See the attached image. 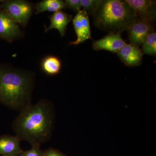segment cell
Masks as SVG:
<instances>
[{
	"label": "cell",
	"mask_w": 156,
	"mask_h": 156,
	"mask_svg": "<svg viewBox=\"0 0 156 156\" xmlns=\"http://www.w3.org/2000/svg\"><path fill=\"white\" fill-rule=\"evenodd\" d=\"M54 109L50 101L41 100L30 104L20 111L12 123L16 136L31 145L46 142L53 129Z\"/></svg>",
	"instance_id": "obj_1"
},
{
	"label": "cell",
	"mask_w": 156,
	"mask_h": 156,
	"mask_svg": "<svg viewBox=\"0 0 156 156\" xmlns=\"http://www.w3.org/2000/svg\"><path fill=\"white\" fill-rule=\"evenodd\" d=\"M32 85L29 76L0 67V103L20 111L31 104Z\"/></svg>",
	"instance_id": "obj_2"
},
{
	"label": "cell",
	"mask_w": 156,
	"mask_h": 156,
	"mask_svg": "<svg viewBox=\"0 0 156 156\" xmlns=\"http://www.w3.org/2000/svg\"><path fill=\"white\" fill-rule=\"evenodd\" d=\"M93 17L97 28L109 34H121L128 30L137 16L125 1L104 0Z\"/></svg>",
	"instance_id": "obj_3"
},
{
	"label": "cell",
	"mask_w": 156,
	"mask_h": 156,
	"mask_svg": "<svg viewBox=\"0 0 156 156\" xmlns=\"http://www.w3.org/2000/svg\"><path fill=\"white\" fill-rule=\"evenodd\" d=\"M0 9L9 14L16 23L25 26L32 13L33 5L23 1H4Z\"/></svg>",
	"instance_id": "obj_4"
},
{
	"label": "cell",
	"mask_w": 156,
	"mask_h": 156,
	"mask_svg": "<svg viewBox=\"0 0 156 156\" xmlns=\"http://www.w3.org/2000/svg\"><path fill=\"white\" fill-rule=\"evenodd\" d=\"M153 21L145 18L136 17L128 29L129 41L140 47L147 36L154 31Z\"/></svg>",
	"instance_id": "obj_5"
},
{
	"label": "cell",
	"mask_w": 156,
	"mask_h": 156,
	"mask_svg": "<svg viewBox=\"0 0 156 156\" xmlns=\"http://www.w3.org/2000/svg\"><path fill=\"white\" fill-rule=\"evenodd\" d=\"M74 28L76 34L77 39L71 42L70 45H77L88 39H92L89 14L84 10L78 11L73 20Z\"/></svg>",
	"instance_id": "obj_6"
},
{
	"label": "cell",
	"mask_w": 156,
	"mask_h": 156,
	"mask_svg": "<svg viewBox=\"0 0 156 156\" xmlns=\"http://www.w3.org/2000/svg\"><path fill=\"white\" fill-rule=\"evenodd\" d=\"M126 44L121 34L110 33L102 38L94 41L92 43V48L96 51L104 50L117 53Z\"/></svg>",
	"instance_id": "obj_7"
},
{
	"label": "cell",
	"mask_w": 156,
	"mask_h": 156,
	"mask_svg": "<svg viewBox=\"0 0 156 156\" xmlns=\"http://www.w3.org/2000/svg\"><path fill=\"white\" fill-rule=\"evenodd\" d=\"M2 1H0V2ZM19 27L9 14L0 9V37L12 41L20 34Z\"/></svg>",
	"instance_id": "obj_8"
},
{
	"label": "cell",
	"mask_w": 156,
	"mask_h": 156,
	"mask_svg": "<svg viewBox=\"0 0 156 156\" xmlns=\"http://www.w3.org/2000/svg\"><path fill=\"white\" fill-rule=\"evenodd\" d=\"M117 53L120 59L127 66H138L142 62V50L134 44H126Z\"/></svg>",
	"instance_id": "obj_9"
},
{
	"label": "cell",
	"mask_w": 156,
	"mask_h": 156,
	"mask_svg": "<svg viewBox=\"0 0 156 156\" xmlns=\"http://www.w3.org/2000/svg\"><path fill=\"white\" fill-rule=\"evenodd\" d=\"M125 2L134 10L137 17L154 21L155 1L151 0H126Z\"/></svg>",
	"instance_id": "obj_10"
},
{
	"label": "cell",
	"mask_w": 156,
	"mask_h": 156,
	"mask_svg": "<svg viewBox=\"0 0 156 156\" xmlns=\"http://www.w3.org/2000/svg\"><path fill=\"white\" fill-rule=\"evenodd\" d=\"M20 139L16 136L4 134L0 136V154L3 156H19L23 151Z\"/></svg>",
	"instance_id": "obj_11"
},
{
	"label": "cell",
	"mask_w": 156,
	"mask_h": 156,
	"mask_svg": "<svg viewBox=\"0 0 156 156\" xmlns=\"http://www.w3.org/2000/svg\"><path fill=\"white\" fill-rule=\"evenodd\" d=\"M72 19V15H69L62 11H56L50 16V24L46 31L56 29L59 31L62 37L64 36L66 27Z\"/></svg>",
	"instance_id": "obj_12"
},
{
	"label": "cell",
	"mask_w": 156,
	"mask_h": 156,
	"mask_svg": "<svg viewBox=\"0 0 156 156\" xmlns=\"http://www.w3.org/2000/svg\"><path fill=\"white\" fill-rule=\"evenodd\" d=\"M66 9L64 2L61 0H44L37 4L36 12L38 14L44 11L56 12Z\"/></svg>",
	"instance_id": "obj_13"
},
{
	"label": "cell",
	"mask_w": 156,
	"mask_h": 156,
	"mask_svg": "<svg viewBox=\"0 0 156 156\" xmlns=\"http://www.w3.org/2000/svg\"><path fill=\"white\" fill-rule=\"evenodd\" d=\"M42 69L50 75L57 74L61 68V62L56 56H49L45 57L42 62Z\"/></svg>",
	"instance_id": "obj_14"
},
{
	"label": "cell",
	"mask_w": 156,
	"mask_h": 156,
	"mask_svg": "<svg viewBox=\"0 0 156 156\" xmlns=\"http://www.w3.org/2000/svg\"><path fill=\"white\" fill-rule=\"evenodd\" d=\"M143 54L155 56L156 54V33L154 30L151 32L142 44Z\"/></svg>",
	"instance_id": "obj_15"
},
{
	"label": "cell",
	"mask_w": 156,
	"mask_h": 156,
	"mask_svg": "<svg viewBox=\"0 0 156 156\" xmlns=\"http://www.w3.org/2000/svg\"><path fill=\"white\" fill-rule=\"evenodd\" d=\"M102 0H80L81 8L93 16L98 10Z\"/></svg>",
	"instance_id": "obj_16"
},
{
	"label": "cell",
	"mask_w": 156,
	"mask_h": 156,
	"mask_svg": "<svg viewBox=\"0 0 156 156\" xmlns=\"http://www.w3.org/2000/svg\"><path fill=\"white\" fill-rule=\"evenodd\" d=\"M19 156H44V152L41 150L40 145H32L30 149L23 151Z\"/></svg>",
	"instance_id": "obj_17"
},
{
	"label": "cell",
	"mask_w": 156,
	"mask_h": 156,
	"mask_svg": "<svg viewBox=\"0 0 156 156\" xmlns=\"http://www.w3.org/2000/svg\"><path fill=\"white\" fill-rule=\"evenodd\" d=\"M64 2L66 8H68L77 12L81 10L80 0H66Z\"/></svg>",
	"instance_id": "obj_18"
},
{
	"label": "cell",
	"mask_w": 156,
	"mask_h": 156,
	"mask_svg": "<svg viewBox=\"0 0 156 156\" xmlns=\"http://www.w3.org/2000/svg\"><path fill=\"white\" fill-rule=\"evenodd\" d=\"M44 156H64L59 151L54 149L50 148L44 152Z\"/></svg>",
	"instance_id": "obj_19"
}]
</instances>
